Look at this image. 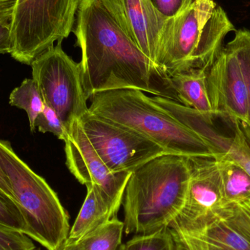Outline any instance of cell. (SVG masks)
Returning <instances> with one entry per match:
<instances>
[{"label":"cell","instance_id":"obj_1","mask_svg":"<svg viewBox=\"0 0 250 250\" xmlns=\"http://www.w3.org/2000/svg\"><path fill=\"white\" fill-rule=\"evenodd\" d=\"M73 33L82 51L86 99L117 89H137L179 103L170 76L125 35L100 0H82Z\"/></svg>","mask_w":250,"mask_h":250},{"label":"cell","instance_id":"obj_2","mask_svg":"<svg viewBox=\"0 0 250 250\" xmlns=\"http://www.w3.org/2000/svg\"><path fill=\"white\" fill-rule=\"evenodd\" d=\"M189 177L188 157L179 154L160 156L132 172L123 201L125 233L169 227L185 204Z\"/></svg>","mask_w":250,"mask_h":250},{"label":"cell","instance_id":"obj_3","mask_svg":"<svg viewBox=\"0 0 250 250\" xmlns=\"http://www.w3.org/2000/svg\"><path fill=\"white\" fill-rule=\"evenodd\" d=\"M233 31L236 29L227 13L214 0H189L177 15L166 20L156 64L169 76L192 67L208 68Z\"/></svg>","mask_w":250,"mask_h":250},{"label":"cell","instance_id":"obj_4","mask_svg":"<svg viewBox=\"0 0 250 250\" xmlns=\"http://www.w3.org/2000/svg\"><path fill=\"white\" fill-rule=\"evenodd\" d=\"M89 100V112L151 140L169 154L218 157L207 141L142 91H106L95 94Z\"/></svg>","mask_w":250,"mask_h":250},{"label":"cell","instance_id":"obj_5","mask_svg":"<svg viewBox=\"0 0 250 250\" xmlns=\"http://www.w3.org/2000/svg\"><path fill=\"white\" fill-rule=\"evenodd\" d=\"M0 167L26 224V236L47 250H59L70 233V217L57 194L0 139Z\"/></svg>","mask_w":250,"mask_h":250},{"label":"cell","instance_id":"obj_6","mask_svg":"<svg viewBox=\"0 0 250 250\" xmlns=\"http://www.w3.org/2000/svg\"><path fill=\"white\" fill-rule=\"evenodd\" d=\"M82 0H18L11 22V57L32 62L73 32Z\"/></svg>","mask_w":250,"mask_h":250},{"label":"cell","instance_id":"obj_7","mask_svg":"<svg viewBox=\"0 0 250 250\" xmlns=\"http://www.w3.org/2000/svg\"><path fill=\"white\" fill-rule=\"evenodd\" d=\"M35 81L44 104L52 108L70 129L88 111L80 63L69 57L62 42L51 47L32 64Z\"/></svg>","mask_w":250,"mask_h":250},{"label":"cell","instance_id":"obj_8","mask_svg":"<svg viewBox=\"0 0 250 250\" xmlns=\"http://www.w3.org/2000/svg\"><path fill=\"white\" fill-rule=\"evenodd\" d=\"M79 122L92 146L112 173H132L150 160L169 154L151 140L89 111Z\"/></svg>","mask_w":250,"mask_h":250},{"label":"cell","instance_id":"obj_9","mask_svg":"<svg viewBox=\"0 0 250 250\" xmlns=\"http://www.w3.org/2000/svg\"><path fill=\"white\" fill-rule=\"evenodd\" d=\"M189 186L185 204L169 228L194 233L218 218L224 208L218 163L214 158L188 157Z\"/></svg>","mask_w":250,"mask_h":250},{"label":"cell","instance_id":"obj_10","mask_svg":"<svg viewBox=\"0 0 250 250\" xmlns=\"http://www.w3.org/2000/svg\"><path fill=\"white\" fill-rule=\"evenodd\" d=\"M64 143L66 165L70 173L82 185L98 187L115 214H118L132 173H114L108 168L92 146L79 120L70 126Z\"/></svg>","mask_w":250,"mask_h":250},{"label":"cell","instance_id":"obj_11","mask_svg":"<svg viewBox=\"0 0 250 250\" xmlns=\"http://www.w3.org/2000/svg\"><path fill=\"white\" fill-rule=\"evenodd\" d=\"M207 86L216 119L229 125L250 122L248 89L236 53L229 43L207 70Z\"/></svg>","mask_w":250,"mask_h":250},{"label":"cell","instance_id":"obj_12","mask_svg":"<svg viewBox=\"0 0 250 250\" xmlns=\"http://www.w3.org/2000/svg\"><path fill=\"white\" fill-rule=\"evenodd\" d=\"M125 35L156 64L160 33L167 18L149 0H100Z\"/></svg>","mask_w":250,"mask_h":250},{"label":"cell","instance_id":"obj_13","mask_svg":"<svg viewBox=\"0 0 250 250\" xmlns=\"http://www.w3.org/2000/svg\"><path fill=\"white\" fill-rule=\"evenodd\" d=\"M155 101L207 141L218 155L224 154L242 166L250 174V145L239 123L229 125L233 132V136L229 138L220 134L214 127V123L207 121L193 108L160 97L156 98Z\"/></svg>","mask_w":250,"mask_h":250},{"label":"cell","instance_id":"obj_14","mask_svg":"<svg viewBox=\"0 0 250 250\" xmlns=\"http://www.w3.org/2000/svg\"><path fill=\"white\" fill-rule=\"evenodd\" d=\"M170 79L179 104L193 108L207 121L214 123L216 117L208 95L207 70L192 67L171 75Z\"/></svg>","mask_w":250,"mask_h":250},{"label":"cell","instance_id":"obj_15","mask_svg":"<svg viewBox=\"0 0 250 250\" xmlns=\"http://www.w3.org/2000/svg\"><path fill=\"white\" fill-rule=\"evenodd\" d=\"M86 188V198L70 229L67 242H79L100 226L117 217L98 187L89 185Z\"/></svg>","mask_w":250,"mask_h":250},{"label":"cell","instance_id":"obj_16","mask_svg":"<svg viewBox=\"0 0 250 250\" xmlns=\"http://www.w3.org/2000/svg\"><path fill=\"white\" fill-rule=\"evenodd\" d=\"M223 188L224 207L250 198V174L240 165L224 154L216 158Z\"/></svg>","mask_w":250,"mask_h":250},{"label":"cell","instance_id":"obj_17","mask_svg":"<svg viewBox=\"0 0 250 250\" xmlns=\"http://www.w3.org/2000/svg\"><path fill=\"white\" fill-rule=\"evenodd\" d=\"M189 234L198 238L204 250H250V242L221 217Z\"/></svg>","mask_w":250,"mask_h":250},{"label":"cell","instance_id":"obj_18","mask_svg":"<svg viewBox=\"0 0 250 250\" xmlns=\"http://www.w3.org/2000/svg\"><path fill=\"white\" fill-rule=\"evenodd\" d=\"M124 230V223L114 217L77 242L83 250H119Z\"/></svg>","mask_w":250,"mask_h":250},{"label":"cell","instance_id":"obj_19","mask_svg":"<svg viewBox=\"0 0 250 250\" xmlns=\"http://www.w3.org/2000/svg\"><path fill=\"white\" fill-rule=\"evenodd\" d=\"M9 103L10 105L24 110L29 118L32 132H35V120L45 107L43 99L35 81L26 79L19 87L15 88L10 93Z\"/></svg>","mask_w":250,"mask_h":250},{"label":"cell","instance_id":"obj_20","mask_svg":"<svg viewBox=\"0 0 250 250\" xmlns=\"http://www.w3.org/2000/svg\"><path fill=\"white\" fill-rule=\"evenodd\" d=\"M125 245V250H175V242L170 228L148 234L135 235Z\"/></svg>","mask_w":250,"mask_h":250},{"label":"cell","instance_id":"obj_21","mask_svg":"<svg viewBox=\"0 0 250 250\" xmlns=\"http://www.w3.org/2000/svg\"><path fill=\"white\" fill-rule=\"evenodd\" d=\"M219 217L250 242V198L239 204L226 206L219 213Z\"/></svg>","mask_w":250,"mask_h":250},{"label":"cell","instance_id":"obj_22","mask_svg":"<svg viewBox=\"0 0 250 250\" xmlns=\"http://www.w3.org/2000/svg\"><path fill=\"white\" fill-rule=\"evenodd\" d=\"M230 46L236 53L242 67V73L246 83L248 89V100H249L250 122L246 126L250 130V30L243 29L236 30L235 37L229 42Z\"/></svg>","mask_w":250,"mask_h":250},{"label":"cell","instance_id":"obj_23","mask_svg":"<svg viewBox=\"0 0 250 250\" xmlns=\"http://www.w3.org/2000/svg\"><path fill=\"white\" fill-rule=\"evenodd\" d=\"M0 227L26 234V224L14 201L0 191Z\"/></svg>","mask_w":250,"mask_h":250},{"label":"cell","instance_id":"obj_24","mask_svg":"<svg viewBox=\"0 0 250 250\" xmlns=\"http://www.w3.org/2000/svg\"><path fill=\"white\" fill-rule=\"evenodd\" d=\"M34 128H38L40 132H51L59 139L65 141L68 137L69 129L62 121L58 114L48 105H45L42 112L37 117Z\"/></svg>","mask_w":250,"mask_h":250},{"label":"cell","instance_id":"obj_25","mask_svg":"<svg viewBox=\"0 0 250 250\" xmlns=\"http://www.w3.org/2000/svg\"><path fill=\"white\" fill-rule=\"evenodd\" d=\"M0 250H37L32 239L21 232L0 227Z\"/></svg>","mask_w":250,"mask_h":250},{"label":"cell","instance_id":"obj_26","mask_svg":"<svg viewBox=\"0 0 250 250\" xmlns=\"http://www.w3.org/2000/svg\"><path fill=\"white\" fill-rule=\"evenodd\" d=\"M154 8L169 19L177 15L189 0H149Z\"/></svg>","mask_w":250,"mask_h":250},{"label":"cell","instance_id":"obj_27","mask_svg":"<svg viewBox=\"0 0 250 250\" xmlns=\"http://www.w3.org/2000/svg\"><path fill=\"white\" fill-rule=\"evenodd\" d=\"M171 230L174 238L175 250H204L201 241L193 235L173 229Z\"/></svg>","mask_w":250,"mask_h":250},{"label":"cell","instance_id":"obj_28","mask_svg":"<svg viewBox=\"0 0 250 250\" xmlns=\"http://www.w3.org/2000/svg\"><path fill=\"white\" fill-rule=\"evenodd\" d=\"M13 50L11 24L0 23V54H11Z\"/></svg>","mask_w":250,"mask_h":250},{"label":"cell","instance_id":"obj_29","mask_svg":"<svg viewBox=\"0 0 250 250\" xmlns=\"http://www.w3.org/2000/svg\"><path fill=\"white\" fill-rule=\"evenodd\" d=\"M18 0H0V23L11 24Z\"/></svg>","mask_w":250,"mask_h":250},{"label":"cell","instance_id":"obj_30","mask_svg":"<svg viewBox=\"0 0 250 250\" xmlns=\"http://www.w3.org/2000/svg\"><path fill=\"white\" fill-rule=\"evenodd\" d=\"M0 191L13 200V195H12L11 191H10V187L7 182V177L3 170H1V167H0Z\"/></svg>","mask_w":250,"mask_h":250},{"label":"cell","instance_id":"obj_31","mask_svg":"<svg viewBox=\"0 0 250 250\" xmlns=\"http://www.w3.org/2000/svg\"><path fill=\"white\" fill-rule=\"evenodd\" d=\"M59 250H83L78 242H66Z\"/></svg>","mask_w":250,"mask_h":250},{"label":"cell","instance_id":"obj_32","mask_svg":"<svg viewBox=\"0 0 250 250\" xmlns=\"http://www.w3.org/2000/svg\"><path fill=\"white\" fill-rule=\"evenodd\" d=\"M119 250H125V245L123 244V245L120 246V249Z\"/></svg>","mask_w":250,"mask_h":250},{"label":"cell","instance_id":"obj_33","mask_svg":"<svg viewBox=\"0 0 250 250\" xmlns=\"http://www.w3.org/2000/svg\"><path fill=\"white\" fill-rule=\"evenodd\" d=\"M41 250V249H38V250Z\"/></svg>","mask_w":250,"mask_h":250}]
</instances>
